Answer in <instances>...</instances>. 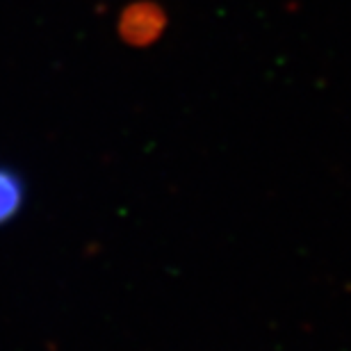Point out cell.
<instances>
[{"instance_id":"obj_1","label":"cell","mask_w":351,"mask_h":351,"mask_svg":"<svg viewBox=\"0 0 351 351\" xmlns=\"http://www.w3.org/2000/svg\"><path fill=\"white\" fill-rule=\"evenodd\" d=\"M23 203V185L21 178L10 169L0 167V223L10 221Z\"/></svg>"}]
</instances>
